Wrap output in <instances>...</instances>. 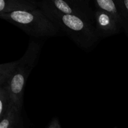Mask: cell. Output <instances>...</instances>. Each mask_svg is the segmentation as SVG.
Returning a JSON list of instances; mask_svg holds the SVG:
<instances>
[{"mask_svg":"<svg viewBox=\"0 0 128 128\" xmlns=\"http://www.w3.org/2000/svg\"><path fill=\"white\" fill-rule=\"evenodd\" d=\"M41 1L46 6L60 13L77 16L94 24V10L91 8L89 0H43Z\"/></svg>","mask_w":128,"mask_h":128,"instance_id":"277c9868","label":"cell"},{"mask_svg":"<svg viewBox=\"0 0 128 128\" xmlns=\"http://www.w3.org/2000/svg\"><path fill=\"white\" fill-rule=\"evenodd\" d=\"M47 128H61V124H60V121H59L58 119L57 118H54L51 120Z\"/></svg>","mask_w":128,"mask_h":128,"instance_id":"8fae6325","label":"cell"},{"mask_svg":"<svg viewBox=\"0 0 128 128\" xmlns=\"http://www.w3.org/2000/svg\"><path fill=\"white\" fill-rule=\"evenodd\" d=\"M11 102L12 100L7 84L0 87V120L7 111Z\"/></svg>","mask_w":128,"mask_h":128,"instance_id":"30bf717a","label":"cell"},{"mask_svg":"<svg viewBox=\"0 0 128 128\" xmlns=\"http://www.w3.org/2000/svg\"><path fill=\"white\" fill-rule=\"evenodd\" d=\"M94 25L100 39L116 35L122 30L109 12L100 9L94 10Z\"/></svg>","mask_w":128,"mask_h":128,"instance_id":"8992f818","label":"cell"},{"mask_svg":"<svg viewBox=\"0 0 128 128\" xmlns=\"http://www.w3.org/2000/svg\"><path fill=\"white\" fill-rule=\"evenodd\" d=\"M38 7L50 20L84 50H91L101 40L93 24L84 20L60 13L38 1Z\"/></svg>","mask_w":128,"mask_h":128,"instance_id":"6da1fadb","label":"cell"},{"mask_svg":"<svg viewBox=\"0 0 128 128\" xmlns=\"http://www.w3.org/2000/svg\"><path fill=\"white\" fill-rule=\"evenodd\" d=\"M93 3L95 8L104 10L113 17L128 38V12L121 0H96Z\"/></svg>","mask_w":128,"mask_h":128,"instance_id":"5b68a950","label":"cell"},{"mask_svg":"<svg viewBox=\"0 0 128 128\" xmlns=\"http://www.w3.org/2000/svg\"><path fill=\"white\" fill-rule=\"evenodd\" d=\"M21 117V110H19L12 101L7 111L0 120V128H9Z\"/></svg>","mask_w":128,"mask_h":128,"instance_id":"ba28073f","label":"cell"},{"mask_svg":"<svg viewBox=\"0 0 128 128\" xmlns=\"http://www.w3.org/2000/svg\"><path fill=\"white\" fill-rule=\"evenodd\" d=\"M121 1H122V4L124 5V6L125 8L126 9L128 12V0H121Z\"/></svg>","mask_w":128,"mask_h":128,"instance_id":"4fadbf2b","label":"cell"},{"mask_svg":"<svg viewBox=\"0 0 128 128\" xmlns=\"http://www.w3.org/2000/svg\"><path fill=\"white\" fill-rule=\"evenodd\" d=\"M20 64V60L1 64L0 65V87L4 86Z\"/></svg>","mask_w":128,"mask_h":128,"instance_id":"9c48e42d","label":"cell"},{"mask_svg":"<svg viewBox=\"0 0 128 128\" xmlns=\"http://www.w3.org/2000/svg\"></svg>","mask_w":128,"mask_h":128,"instance_id":"5bb4252c","label":"cell"},{"mask_svg":"<svg viewBox=\"0 0 128 128\" xmlns=\"http://www.w3.org/2000/svg\"><path fill=\"white\" fill-rule=\"evenodd\" d=\"M41 45L31 40L23 56L19 59L20 64L7 83L11 100L19 110H22L25 86L29 75L36 66L40 57Z\"/></svg>","mask_w":128,"mask_h":128,"instance_id":"3957f363","label":"cell"},{"mask_svg":"<svg viewBox=\"0 0 128 128\" xmlns=\"http://www.w3.org/2000/svg\"><path fill=\"white\" fill-rule=\"evenodd\" d=\"M0 18L35 38L54 37L60 32V28L39 8L31 11L2 14Z\"/></svg>","mask_w":128,"mask_h":128,"instance_id":"7a4b0ae2","label":"cell"},{"mask_svg":"<svg viewBox=\"0 0 128 128\" xmlns=\"http://www.w3.org/2000/svg\"><path fill=\"white\" fill-rule=\"evenodd\" d=\"M9 128H24L22 118L21 117V118H20L18 120H17L14 123L12 124Z\"/></svg>","mask_w":128,"mask_h":128,"instance_id":"7c38bea8","label":"cell"},{"mask_svg":"<svg viewBox=\"0 0 128 128\" xmlns=\"http://www.w3.org/2000/svg\"><path fill=\"white\" fill-rule=\"evenodd\" d=\"M38 8V1L36 0H1L0 14L16 11H31Z\"/></svg>","mask_w":128,"mask_h":128,"instance_id":"52a82bcc","label":"cell"}]
</instances>
